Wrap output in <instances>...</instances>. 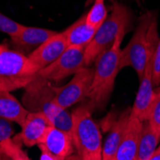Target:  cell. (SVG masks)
<instances>
[{"instance_id":"obj_1","label":"cell","mask_w":160,"mask_h":160,"mask_svg":"<svg viewBox=\"0 0 160 160\" xmlns=\"http://www.w3.org/2000/svg\"><path fill=\"white\" fill-rule=\"evenodd\" d=\"M158 41L157 14L148 12L139 18L132 39L121 51V69L125 67L133 68L140 80L149 57L155 50Z\"/></svg>"},{"instance_id":"obj_2","label":"cell","mask_w":160,"mask_h":160,"mask_svg":"<svg viewBox=\"0 0 160 160\" xmlns=\"http://www.w3.org/2000/svg\"><path fill=\"white\" fill-rule=\"evenodd\" d=\"M124 37H118L113 45L104 52L95 62L89 103L94 109H103L112 94L115 80L121 70V44Z\"/></svg>"},{"instance_id":"obj_3","label":"cell","mask_w":160,"mask_h":160,"mask_svg":"<svg viewBox=\"0 0 160 160\" xmlns=\"http://www.w3.org/2000/svg\"><path fill=\"white\" fill-rule=\"evenodd\" d=\"M53 87L50 82L41 80L37 76L25 87L22 105L28 111L43 113L51 126L71 133L73 125L72 114L56 104Z\"/></svg>"},{"instance_id":"obj_4","label":"cell","mask_w":160,"mask_h":160,"mask_svg":"<svg viewBox=\"0 0 160 160\" xmlns=\"http://www.w3.org/2000/svg\"><path fill=\"white\" fill-rule=\"evenodd\" d=\"M95 109L89 102L72 112V137L82 160H103V142L100 127L94 121Z\"/></svg>"},{"instance_id":"obj_5","label":"cell","mask_w":160,"mask_h":160,"mask_svg":"<svg viewBox=\"0 0 160 160\" xmlns=\"http://www.w3.org/2000/svg\"><path fill=\"white\" fill-rule=\"evenodd\" d=\"M132 12L130 10L114 1L110 16L103 22L96 32L92 41L84 50L85 65L90 66L104 52L108 51L118 37H125L132 27Z\"/></svg>"},{"instance_id":"obj_6","label":"cell","mask_w":160,"mask_h":160,"mask_svg":"<svg viewBox=\"0 0 160 160\" xmlns=\"http://www.w3.org/2000/svg\"><path fill=\"white\" fill-rule=\"evenodd\" d=\"M93 74V67L84 66L66 84L60 87L54 86L56 104L63 109H68V108L80 103L85 98H88Z\"/></svg>"},{"instance_id":"obj_7","label":"cell","mask_w":160,"mask_h":160,"mask_svg":"<svg viewBox=\"0 0 160 160\" xmlns=\"http://www.w3.org/2000/svg\"><path fill=\"white\" fill-rule=\"evenodd\" d=\"M84 50L80 47H68L56 62L37 73L38 78L47 82H60L75 75L85 65Z\"/></svg>"},{"instance_id":"obj_8","label":"cell","mask_w":160,"mask_h":160,"mask_svg":"<svg viewBox=\"0 0 160 160\" xmlns=\"http://www.w3.org/2000/svg\"><path fill=\"white\" fill-rule=\"evenodd\" d=\"M67 48L68 44L64 33H57L29 54L28 59L38 71H40L56 62Z\"/></svg>"},{"instance_id":"obj_9","label":"cell","mask_w":160,"mask_h":160,"mask_svg":"<svg viewBox=\"0 0 160 160\" xmlns=\"http://www.w3.org/2000/svg\"><path fill=\"white\" fill-rule=\"evenodd\" d=\"M50 126L49 120L43 113L29 111L21 126V132L12 139L19 145H25L26 147L36 146L41 142Z\"/></svg>"},{"instance_id":"obj_10","label":"cell","mask_w":160,"mask_h":160,"mask_svg":"<svg viewBox=\"0 0 160 160\" xmlns=\"http://www.w3.org/2000/svg\"><path fill=\"white\" fill-rule=\"evenodd\" d=\"M38 70L29 61L28 56L18 50L4 49L0 51V76L29 77Z\"/></svg>"},{"instance_id":"obj_11","label":"cell","mask_w":160,"mask_h":160,"mask_svg":"<svg viewBox=\"0 0 160 160\" xmlns=\"http://www.w3.org/2000/svg\"><path fill=\"white\" fill-rule=\"evenodd\" d=\"M143 125L144 122L136 117L133 113H130L127 132L114 156V160H136Z\"/></svg>"},{"instance_id":"obj_12","label":"cell","mask_w":160,"mask_h":160,"mask_svg":"<svg viewBox=\"0 0 160 160\" xmlns=\"http://www.w3.org/2000/svg\"><path fill=\"white\" fill-rule=\"evenodd\" d=\"M38 146L45 148L51 153L66 159L73 152L75 145L71 133L50 126Z\"/></svg>"},{"instance_id":"obj_13","label":"cell","mask_w":160,"mask_h":160,"mask_svg":"<svg viewBox=\"0 0 160 160\" xmlns=\"http://www.w3.org/2000/svg\"><path fill=\"white\" fill-rule=\"evenodd\" d=\"M98 28L86 20V13L63 31L68 47H80L85 49L94 38Z\"/></svg>"},{"instance_id":"obj_14","label":"cell","mask_w":160,"mask_h":160,"mask_svg":"<svg viewBox=\"0 0 160 160\" xmlns=\"http://www.w3.org/2000/svg\"><path fill=\"white\" fill-rule=\"evenodd\" d=\"M130 113L132 108L126 109L113 123L110 132L103 144V160H114V156L127 132Z\"/></svg>"},{"instance_id":"obj_15","label":"cell","mask_w":160,"mask_h":160,"mask_svg":"<svg viewBox=\"0 0 160 160\" xmlns=\"http://www.w3.org/2000/svg\"><path fill=\"white\" fill-rule=\"evenodd\" d=\"M57 33L58 32L56 31L48 30L44 28L29 27L23 25L20 32L11 38V41L18 49L31 50L40 46L42 43H44Z\"/></svg>"},{"instance_id":"obj_16","label":"cell","mask_w":160,"mask_h":160,"mask_svg":"<svg viewBox=\"0 0 160 160\" xmlns=\"http://www.w3.org/2000/svg\"><path fill=\"white\" fill-rule=\"evenodd\" d=\"M28 112L10 92L0 91V117L22 126Z\"/></svg>"},{"instance_id":"obj_17","label":"cell","mask_w":160,"mask_h":160,"mask_svg":"<svg viewBox=\"0 0 160 160\" xmlns=\"http://www.w3.org/2000/svg\"><path fill=\"white\" fill-rule=\"evenodd\" d=\"M160 143V138L147 122H144L142 136L139 144L136 160H150Z\"/></svg>"},{"instance_id":"obj_18","label":"cell","mask_w":160,"mask_h":160,"mask_svg":"<svg viewBox=\"0 0 160 160\" xmlns=\"http://www.w3.org/2000/svg\"><path fill=\"white\" fill-rule=\"evenodd\" d=\"M108 17V9L105 0H95L91 9L86 13V20L92 26L99 28Z\"/></svg>"},{"instance_id":"obj_19","label":"cell","mask_w":160,"mask_h":160,"mask_svg":"<svg viewBox=\"0 0 160 160\" xmlns=\"http://www.w3.org/2000/svg\"><path fill=\"white\" fill-rule=\"evenodd\" d=\"M154 91L155 95L150 108L147 120L145 122L150 125L152 129L160 138V87L157 86L154 88Z\"/></svg>"},{"instance_id":"obj_20","label":"cell","mask_w":160,"mask_h":160,"mask_svg":"<svg viewBox=\"0 0 160 160\" xmlns=\"http://www.w3.org/2000/svg\"><path fill=\"white\" fill-rule=\"evenodd\" d=\"M37 78V74L29 77H5L0 76V91L11 92L25 87Z\"/></svg>"},{"instance_id":"obj_21","label":"cell","mask_w":160,"mask_h":160,"mask_svg":"<svg viewBox=\"0 0 160 160\" xmlns=\"http://www.w3.org/2000/svg\"><path fill=\"white\" fill-rule=\"evenodd\" d=\"M0 148L12 158V160H32L26 152L21 149V145L14 142L12 138L0 143Z\"/></svg>"},{"instance_id":"obj_22","label":"cell","mask_w":160,"mask_h":160,"mask_svg":"<svg viewBox=\"0 0 160 160\" xmlns=\"http://www.w3.org/2000/svg\"><path fill=\"white\" fill-rule=\"evenodd\" d=\"M22 27L23 25L18 23L17 21L11 19L10 18L0 12V32L5 33L12 38L18 35L22 29Z\"/></svg>"},{"instance_id":"obj_23","label":"cell","mask_w":160,"mask_h":160,"mask_svg":"<svg viewBox=\"0 0 160 160\" xmlns=\"http://www.w3.org/2000/svg\"><path fill=\"white\" fill-rule=\"evenodd\" d=\"M14 136L11 121L0 117V143Z\"/></svg>"},{"instance_id":"obj_24","label":"cell","mask_w":160,"mask_h":160,"mask_svg":"<svg viewBox=\"0 0 160 160\" xmlns=\"http://www.w3.org/2000/svg\"><path fill=\"white\" fill-rule=\"evenodd\" d=\"M153 84L156 87L160 84V38L153 55Z\"/></svg>"},{"instance_id":"obj_25","label":"cell","mask_w":160,"mask_h":160,"mask_svg":"<svg viewBox=\"0 0 160 160\" xmlns=\"http://www.w3.org/2000/svg\"><path fill=\"white\" fill-rule=\"evenodd\" d=\"M40 149L41 154H40V160H65L60 156H57L50 152H48L45 148L43 147H38Z\"/></svg>"},{"instance_id":"obj_26","label":"cell","mask_w":160,"mask_h":160,"mask_svg":"<svg viewBox=\"0 0 160 160\" xmlns=\"http://www.w3.org/2000/svg\"><path fill=\"white\" fill-rule=\"evenodd\" d=\"M150 160H160V145L157 147V149L155 150Z\"/></svg>"},{"instance_id":"obj_27","label":"cell","mask_w":160,"mask_h":160,"mask_svg":"<svg viewBox=\"0 0 160 160\" xmlns=\"http://www.w3.org/2000/svg\"><path fill=\"white\" fill-rule=\"evenodd\" d=\"M0 160H12V158L0 148Z\"/></svg>"},{"instance_id":"obj_28","label":"cell","mask_w":160,"mask_h":160,"mask_svg":"<svg viewBox=\"0 0 160 160\" xmlns=\"http://www.w3.org/2000/svg\"><path fill=\"white\" fill-rule=\"evenodd\" d=\"M7 48H8V45L7 44H0V51L4 50V49H7Z\"/></svg>"},{"instance_id":"obj_29","label":"cell","mask_w":160,"mask_h":160,"mask_svg":"<svg viewBox=\"0 0 160 160\" xmlns=\"http://www.w3.org/2000/svg\"><path fill=\"white\" fill-rule=\"evenodd\" d=\"M135 1H137V2H141V1H143V0H135Z\"/></svg>"},{"instance_id":"obj_30","label":"cell","mask_w":160,"mask_h":160,"mask_svg":"<svg viewBox=\"0 0 160 160\" xmlns=\"http://www.w3.org/2000/svg\"><path fill=\"white\" fill-rule=\"evenodd\" d=\"M159 145H160V144H159Z\"/></svg>"}]
</instances>
